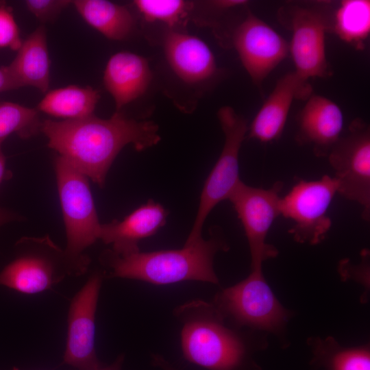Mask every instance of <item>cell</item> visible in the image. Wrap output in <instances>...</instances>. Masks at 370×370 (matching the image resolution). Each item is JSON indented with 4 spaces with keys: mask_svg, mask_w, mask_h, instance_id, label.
<instances>
[{
    "mask_svg": "<svg viewBox=\"0 0 370 370\" xmlns=\"http://www.w3.org/2000/svg\"><path fill=\"white\" fill-rule=\"evenodd\" d=\"M338 193L334 177L325 175L316 180H301L280 201V215L293 223L289 232L301 243L321 242L331 227L328 214Z\"/></svg>",
    "mask_w": 370,
    "mask_h": 370,
    "instance_id": "8",
    "label": "cell"
},
{
    "mask_svg": "<svg viewBox=\"0 0 370 370\" xmlns=\"http://www.w3.org/2000/svg\"><path fill=\"white\" fill-rule=\"evenodd\" d=\"M292 32L289 45L295 70L301 79L327 77L331 71L325 56V33L329 21L323 12L310 6L294 5L286 12Z\"/></svg>",
    "mask_w": 370,
    "mask_h": 370,
    "instance_id": "12",
    "label": "cell"
},
{
    "mask_svg": "<svg viewBox=\"0 0 370 370\" xmlns=\"http://www.w3.org/2000/svg\"><path fill=\"white\" fill-rule=\"evenodd\" d=\"M232 42L243 67L258 87L289 53L287 41L250 11L234 31Z\"/></svg>",
    "mask_w": 370,
    "mask_h": 370,
    "instance_id": "13",
    "label": "cell"
},
{
    "mask_svg": "<svg viewBox=\"0 0 370 370\" xmlns=\"http://www.w3.org/2000/svg\"><path fill=\"white\" fill-rule=\"evenodd\" d=\"M124 356L123 355L119 356L117 359L111 365L106 367L101 365L97 368L90 370H121V366L123 362Z\"/></svg>",
    "mask_w": 370,
    "mask_h": 370,
    "instance_id": "31",
    "label": "cell"
},
{
    "mask_svg": "<svg viewBox=\"0 0 370 370\" xmlns=\"http://www.w3.org/2000/svg\"><path fill=\"white\" fill-rule=\"evenodd\" d=\"M218 227H212L210 237L186 241L181 249L138 251L119 256L111 249L104 251L101 263L106 268L104 277L144 281L166 285L186 280L218 284L214 258L219 251H227Z\"/></svg>",
    "mask_w": 370,
    "mask_h": 370,
    "instance_id": "2",
    "label": "cell"
},
{
    "mask_svg": "<svg viewBox=\"0 0 370 370\" xmlns=\"http://www.w3.org/2000/svg\"><path fill=\"white\" fill-rule=\"evenodd\" d=\"M158 130L151 121H138L120 112L108 119L93 114L75 120L46 119L40 127L48 147L100 188L124 147L131 144L141 151L156 145L161 140Z\"/></svg>",
    "mask_w": 370,
    "mask_h": 370,
    "instance_id": "1",
    "label": "cell"
},
{
    "mask_svg": "<svg viewBox=\"0 0 370 370\" xmlns=\"http://www.w3.org/2000/svg\"><path fill=\"white\" fill-rule=\"evenodd\" d=\"M333 370H370L369 351L346 349L336 354L332 359Z\"/></svg>",
    "mask_w": 370,
    "mask_h": 370,
    "instance_id": "26",
    "label": "cell"
},
{
    "mask_svg": "<svg viewBox=\"0 0 370 370\" xmlns=\"http://www.w3.org/2000/svg\"><path fill=\"white\" fill-rule=\"evenodd\" d=\"M333 27L342 40L362 49L370 32V1H342L334 14Z\"/></svg>",
    "mask_w": 370,
    "mask_h": 370,
    "instance_id": "22",
    "label": "cell"
},
{
    "mask_svg": "<svg viewBox=\"0 0 370 370\" xmlns=\"http://www.w3.org/2000/svg\"><path fill=\"white\" fill-rule=\"evenodd\" d=\"M169 211L160 203L149 199L119 221L101 223L99 238L119 256L140 251V241L154 235L166 222Z\"/></svg>",
    "mask_w": 370,
    "mask_h": 370,
    "instance_id": "16",
    "label": "cell"
},
{
    "mask_svg": "<svg viewBox=\"0 0 370 370\" xmlns=\"http://www.w3.org/2000/svg\"><path fill=\"white\" fill-rule=\"evenodd\" d=\"M217 116L224 134V145L204 182L188 241L202 237L203 226L210 212L218 204L229 199L241 182L238 158L242 143L248 132L247 121L227 106L219 108Z\"/></svg>",
    "mask_w": 370,
    "mask_h": 370,
    "instance_id": "5",
    "label": "cell"
},
{
    "mask_svg": "<svg viewBox=\"0 0 370 370\" xmlns=\"http://www.w3.org/2000/svg\"><path fill=\"white\" fill-rule=\"evenodd\" d=\"M153 360L156 365L162 368V370H176L164 358L159 355H154Z\"/></svg>",
    "mask_w": 370,
    "mask_h": 370,
    "instance_id": "32",
    "label": "cell"
},
{
    "mask_svg": "<svg viewBox=\"0 0 370 370\" xmlns=\"http://www.w3.org/2000/svg\"><path fill=\"white\" fill-rule=\"evenodd\" d=\"M104 273L96 271L71 301L63 363L77 370L101 365L95 349V318Z\"/></svg>",
    "mask_w": 370,
    "mask_h": 370,
    "instance_id": "11",
    "label": "cell"
},
{
    "mask_svg": "<svg viewBox=\"0 0 370 370\" xmlns=\"http://www.w3.org/2000/svg\"><path fill=\"white\" fill-rule=\"evenodd\" d=\"M283 186V182L278 181L264 189L241 181L228 199L243 227L249 247L251 269H262L263 261L278 254L275 247L265 240L272 224L280 215V193Z\"/></svg>",
    "mask_w": 370,
    "mask_h": 370,
    "instance_id": "10",
    "label": "cell"
},
{
    "mask_svg": "<svg viewBox=\"0 0 370 370\" xmlns=\"http://www.w3.org/2000/svg\"><path fill=\"white\" fill-rule=\"evenodd\" d=\"M212 304L224 319L229 318L239 325L274 330L286 317L262 269H251L247 278L218 293Z\"/></svg>",
    "mask_w": 370,
    "mask_h": 370,
    "instance_id": "9",
    "label": "cell"
},
{
    "mask_svg": "<svg viewBox=\"0 0 370 370\" xmlns=\"http://www.w3.org/2000/svg\"><path fill=\"white\" fill-rule=\"evenodd\" d=\"M42 122L36 108L0 101V144L12 134L27 139L40 132Z\"/></svg>",
    "mask_w": 370,
    "mask_h": 370,
    "instance_id": "23",
    "label": "cell"
},
{
    "mask_svg": "<svg viewBox=\"0 0 370 370\" xmlns=\"http://www.w3.org/2000/svg\"><path fill=\"white\" fill-rule=\"evenodd\" d=\"M174 315L182 324L181 347L188 361L209 370L241 369L245 346L212 303L191 300L175 308Z\"/></svg>",
    "mask_w": 370,
    "mask_h": 370,
    "instance_id": "3",
    "label": "cell"
},
{
    "mask_svg": "<svg viewBox=\"0 0 370 370\" xmlns=\"http://www.w3.org/2000/svg\"><path fill=\"white\" fill-rule=\"evenodd\" d=\"M12 370H19V369H18L16 368H14Z\"/></svg>",
    "mask_w": 370,
    "mask_h": 370,
    "instance_id": "33",
    "label": "cell"
},
{
    "mask_svg": "<svg viewBox=\"0 0 370 370\" xmlns=\"http://www.w3.org/2000/svg\"><path fill=\"white\" fill-rule=\"evenodd\" d=\"M22 42L20 30L11 8L0 4V49L17 51Z\"/></svg>",
    "mask_w": 370,
    "mask_h": 370,
    "instance_id": "25",
    "label": "cell"
},
{
    "mask_svg": "<svg viewBox=\"0 0 370 370\" xmlns=\"http://www.w3.org/2000/svg\"><path fill=\"white\" fill-rule=\"evenodd\" d=\"M57 188L66 235L65 251L82 258L99 240L101 225L88 178L59 156L53 160Z\"/></svg>",
    "mask_w": 370,
    "mask_h": 370,
    "instance_id": "6",
    "label": "cell"
},
{
    "mask_svg": "<svg viewBox=\"0 0 370 370\" xmlns=\"http://www.w3.org/2000/svg\"><path fill=\"white\" fill-rule=\"evenodd\" d=\"M22 217L18 214L0 207V227L12 221H20Z\"/></svg>",
    "mask_w": 370,
    "mask_h": 370,
    "instance_id": "29",
    "label": "cell"
},
{
    "mask_svg": "<svg viewBox=\"0 0 370 370\" xmlns=\"http://www.w3.org/2000/svg\"><path fill=\"white\" fill-rule=\"evenodd\" d=\"M152 79L147 60L131 51L113 54L108 60L103 81L117 112L145 93Z\"/></svg>",
    "mask_w": 370,
    "mask_h": 370,
    "instance_id": "18",
    "label": "cell"
},
{
    "mask_svg": "<svg viewBox=\"0 0 370 370\" xmlns=\"http://www.w3.org/2000/svg\"><path fill=\"white\" fill-rule=\"evenodd\" d=\"M1 145L2 144H0V185L3 180L5 179H8V175H10V173H9L8 171L6 170L5 156L3 152Z\"/></svg>",
    "mask_w": 370,
    "mask_h": 370,
    "instance_id": "30",
    "label": "cell"
},
{
    "mask_svg": "<svg viewBox=\"0 0 370 370\" xmlns=\"http://www.w3.org/2000/svg\"><path fill=\"white\" fill-rule=\"evenodd\" d=\"M100 98L90 86L69 85L46 92L38 111L63 120H75L93 115Z\"/></svg>",
    "mask_w": 370,
    "mask_h": 370,
    "instance_id": "21",
    "label": "cell"
},
{
    "mask_svg": "<svg viewBox=\"0 0 370 370\" xmlns=\"http://www.w3.org/2000/svg\"><path fill=\"white\" fill-rule=\"evenodd\" d=\"M12 62L6 66L18 88L32 86L48 92L50 81V60L47 31L40 25L24 40Z\"/></svg>",
    "mask_w": 370,
    "mask_h": 370,
    "instance_id": "19",
    "label": "cell"
},
{
    "mask_svg": "<svg viewBox=\"0 0 370 370\" xmlns=\"http://www.w3.org/2000/svg\"><path fill=\"white\" fill-rule=\"evenodd\" d=\"M72 3L68 0H27V9L42 23H52Z\"/></svg>",
    "mask_w": 370,
    "mask_h": 370,
    "instance_id": "27",
    "label": "cell"
},
{
    "mask_svg": "<svg viewBox=\"0 0 370 370\" xmlns=\"http://www.w3.org/2000/svg\"><path fill=\"white\" fill-rule=\"evenodd\" d=\"M18 89L6 66L0 67V92Z\"/></svg>",
    "mask_w": 370,
    "mask_h": 370,
    "instance_id": "28",
    "label": "cell"
},
{
    "mask_svg": "<svg viewBox=\"0 0 370 370\" xmlns=\"http://www.w3.org/2000/svg\"><path fill=\"white\" fill-rule=\"evenodd\" d=\"M88 256L73 257L48 235L23 237L14 245V258L0 272V286L33 295L51 289L66 276L87 271Z\"/></svg>",
    "mask_w": 370,
    "mask_h": 370,
    "instance_id": "4",
    "label": "cell"
},
{
    "mask_svg": "<svg viewBox=\"0 0 370 370\" xmlns=\"http://www.w3.org/2000/svg\"><path fill=\"white\" fill-rule=\"evenodd\" d=\"M312 94L308 81L295 71L279 79L248 129V137L267 143L278 140L284 131L294 99L306 100Z\"/></svg>",
    "mask_w": 370,
    "mask_h": 370,
    "instance_id": "14",
    "label": "cell"
},
{
    "mask_svg": "<svg viewBox=\"0 0 370 370\" xmlns=\"http://www.w3.org/2000/svg\"><path fill=\"white\" fill-rule=\"evenodd\" d=\"M334 171L338 193L359 204L362 218L370 219V128L362 119L353 120L327 156Z\"/></svg>",
    "mask_w": 370,
    "mask_h": 370,
    "instance_id": "7",
    "label": "cell"
},
{
    "mask_svg": "<svg viewBox=\"0 0 370 370\" xmlns=\"http://www.w3.org/2000/svg\"><path fill=\"white\" fill-rule=\"evenodd\" d=\"M84 20L108 39L123 40L133 32L135 21L125 6L106 0L72 1Z\"/></svg>",
    "mask_w": 370,
    "mask_h": 370,
    "instance_id": "20",
    "label": "cell"
},
{
    "mask_svg": "<svg viewBox=\"0 0 370 370\" xmlns=\"http://www.w3.org/2000/svg\"><path fill=\"white\" fill-rule=\"evenodd\" d=\"M134 4L149 22H162L173 27L183 18L189 3L182 0H135Z\"/></svg>",
    "mask_w": 370,
    "mask_h": 370,
    "instance_id": "24",
    "label": "cell"
},
{
    "mask_svg": "<svg viewBox=\"0 0 370 370\" xmlns=\"http://www.w3.org/2000/svg\"><path fill=\"white\" fill-rule=\"evenodd\" d=\"M295 140L312 147L317 157H327L341 136L343 115L330 99L312 94L297 116Z\"/></svg>",
    "mask_w": 370,
    "mask_h": 370,
    "instance_id": "15",
    "label": "cell"
},
{
    "mask_svg": "<svg viewBox=\"0 0 370 370\" xmlns=\"http://www.w3.org/2000/svg\"><path fill=\"white\" fill-rule=\"evenodd\" d=\"M163 50L171 70L186 84L206 82L218 72L212 50L197 36L171 29L164 36Z\"/></svg>",
    "mask_w": 370,
    "mask_h": 370,
    "instance_id": "17",
    "label": "cell"
}]
</instances>
